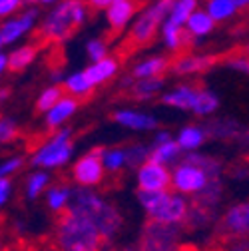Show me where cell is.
Returning a JSON list of instances; mask_svg holds the SVG:
<instances>
[{
    "label": "cell",
    "instance_id": "6da1fadb",
    "mask_svg": "<svg viewBox=\"0 0 249 251\" xmlns=\"http://www.w3.org/2000/svg\"><path fill=\"white\" fill-rule=\"evenodd\" d=\"M68 211L90 222L106 237V241L112 239L122 229V224H124L122 213L102 196L92 192L90 187H74L70 203H68Z\"/></svg>",
    "mask_w": 249,
    "mask_h": 251
},
{
    "label": "cell",
    "instance_id": "7a4b0ae2",
    "mask_svg": "<svg viewBox=\"0 0 249 251\" xmlns=\"http://www.w3.org/2000/svg\"><path fill=\"white\" fill-rule=\"evenodd\" d=\"M90 16L86 0H60L38 26V36L48 44H62L80 30Z\"/></svg>",
    "mask_w": 249,
    "mask_h": 251
},
{
    "label": "cell",
    "instance_id": "3957f363",
    "mask_svg": "<svg viewBox=\"0 0 249 251\" xmlns=\"http://www.w3.org/2000/svg\"><path fill=\"white\" fill-rule=\"evenodd\" d=\"M106 237L84 217L62 211L54 226V251H102Z\"/></svg>",
    "mask_w": 249,
    "mask_h": 251
},
{
    "label": "cell",
    "instance_id": "277c9868",
    "mask_svg": "<svg viewBox=\"0 0 249 251\" xmlns=\"http://www.w3.org/2000/svg\"><path fill=\"white\" fill-rule=\"evenodd\" d=\"M138 200L146 209L148 217L153 219V222L168 224V226H181L185 222V217H188L190 201L181 194L138 190Z\"/></svg>",
    "mask_w": 249,
    "mask_h": 251
},
{
    "label": "cell",
    "instance_id": "5b68a950",
    "mask_svg": "<svg viewBox=\"0 0 249 251\" xmlns=\"http://www.w3.org/2000/svg\"><path fill=\"white\" fill-rule=\"evenodd\" d=\"M172 2L174 0H151V2H148L138 12V16L134 18V22L130 26V32H128V40L134 48L148 46L155 38L162 24L168 20Z\"/></svg>",
    "mask_w": 249,
    "mask_h": 251
},
{
    "label": "cell",
    "instance_id": "8992f818",
    "mask_svg": "<svg viewBox=\"0 0 249 251\" xmlns=\"http://www.w3.org/2000/svg\"><path fill=\"white\" fill-rule=\"evenodd\" d=\"M72 132L70 130H60L52 134L46 142L40 144V148L32 155V166L52 170L64 166L70 155H72Z\"/></svg>",
    "mask_w": 249,
    "mask_h": 251
},
{
    "label": "cell",
    "instance_id": "52a82bcc",
    "mask_svg": "<svg viewBox=\"0 0 249 251\" xmlns=\"http://www.w3.org/2000/svg\"><path fill=\"white\" fill-rule=\"evenodd\" d=\"M179 239V226H168L160 222L146 224L136 251H174Z\"/></svg>",
    "mask_w": 249,
    "mask_h": 251
},
{
    "label": "cell",
    "instance_id": "ba28073f",
    "mask_svg": "<svg viewBox=\"0 0 249 251\" xmlns=\"http://www.w3.org/2000/svg\"><path fill=\"white\" fill-rule=\"evenodd\" d=\"M38 18H40V12L36 6H26L22 8V12L2 20L0 32H2L4 44H16L22 38H26L38 26Z\"/></svg>",
    "mask_w": 249,
    "mask_h": 251
},
{
    "label": "cell",
    "instance_id": "9c48e42d",
    "mask_svg": "<svg viewBox=\"0 0 249 251\" xmlns=\"http://www.w3.org/2000/svg\"><path fill=\"white\" fill-rule=\"evenodd\" d=\"M209 179L211 177L199 166H196L192 162H185V160L181 164H177L172 172V187L181 196L183 194H192V196L199 194L207 185Z\"/></svg>",
    "mask_w": 249,
    "mask_h": 251
},
{
    "label": "cell",
    "instance_id": "30bf717a",
    "mask_svg": "<svg viewBox=\"0 0 249 251\" xmlns=\"http://www.w3.org/2000/svg\"><path fill=\"white\" fill-rule=\"evenodd\" d=\"M104 164H102V148L92 150L80 158L72 168V179L80 187H94L104 181Z\"/></svg>",
    "mask_w": 249,
    "mask_h": 251
},
{
    "label": "cell",
    "instance_id": "8fae6325",
    "mask_svg": "<svg viewBox=\"0 0 249 251\" xmlns=\"http://www.w3.org/2000/svg\"><path fill=\"white\" fill-rule=\"evenodd\" d=\"M217 235L225 239H245L249 237V201L229 207L217 226Z\"/></svg>",
    "mask_w": 249,
    "mask_h": 251
},
{
    "label": "cell",
    "instance_id": "7c38bea8",
    "mask_svg": "<svg viewBox=\"0 0 249 251\" xmlns=\"http://www.w3.org/2000/svg\"><path fill=\"white\" fill-rule=\"evenodd\" d=\"M172 185V172L155 162H146L138 168V187L142 192H168Z\"/></svg>",
    "mask_w": 249,
    "mask_h": 251
},
{
    "label": "cell",
    "instance_id": "4fadbf2b",
    "mask_svg": "<svg viewBox=\"0 0 249 251\" xmlns=\"http://www.w3.org/2000/svg\"><path fill=\"white\" fill-rule=\"evenodd\" d=\"M138 12H140L138 0H112V4L104 10V18L112 32H122V30L132 26Z\"/></svg>",
    "mask_w": 249,
    "mask_h": 251
},
{
    "label": "cell",
    "instance_id": "5bb4252c",
    "mask_svg": "<svg viewBox=\"0 0 249 251\" xmlns=\"http://www.w3.org/2000/svg\"><path fill=\"white\" fill-rule=\"evenodd\" d=\"M215 62L217 58L211 54H181L175 60H172L170 70L175 76H196L207 72Z\"/></svg>",
    "mask_w": 249,
    "mask_h": 251
},
{
    "label": "cell",
    "instance_id": "9a60e30c",
    "mask_svg": "<svg viewBox=\"0 0 249 251\" xmlns=\"http://www.w3.org/2000/svg\"><path fill=\"white\" fill-rule=\"evenodd\" d=\"M199 92H201V86H196V84H179L175 88H172L170 92L162 94V102L166 106H172V108H177V110H196V104H198V98H199Z\"/></svg>",
    "mask_w": 249,
    "mask_h": 251
},
{
    "label": "cell",
    "instance_id": "2e32d148",
    "mask_svg": "<svg viewBox=\"0 0 249 251\" xmlns=\"http://www.w3.org/2000/svg\"><path fill=\"white\" fill-rule=\"evenodd\" d=\"M172 62L166 56H148L136 62L130 76L134 80H148V78H160L166 70H170Z\"/></svg>",
    "mask_w": 249,
    "mask_h": 251
},
{
    "label": "cell",
    "instance_id": "e0dca14e",
    "mask_svg": "<svg viewBox=\"0 0 249 251\" xmlns=\"http://www.w3.org/2000/svg\"><path fill=\"white\" fill-rule=\"evenodd\" d=\"M215 26H217V22L203 10V6H199L190 16V20L185 22L183 28H185V34L190 36V40H203L215 32Z\"/></svg>",
    "mask_w": 249,
    "mask_h": 251
},
{
    "label": "cell",
    "instance_id": "ac0fdd59",
    "mask_svg": "<svg viewBox=\"0 0 249 251\" xmlns=\"http://www.w3.org/2000/svg\"><path fill=\"white\" fill-rule=\"evenodd\" d=\"M114 122L124 126V128H130L136 132H146V130H153L158 126V120L149 114L138 112V110H118L114 112Z\"/></svg>",
    "mask_w": 249,
    "mask_h": 251
},
{
    "label": "cell",
    "instance_id": "d6986e66",
    "mask_svg": "<svg viewBox=\"0 0 249 251\" xmlns=\"http://www.w3.org/2000/svg\"><path fill=\"white\" fill-rule=\"evenodd\" d=\"M88 80L94 84V86H100V84H108L110 80H114L120 72V60L114 58V56H108L100 62H92V64L84 70Z\"/></svg>",
    "mask_w": 249,
    "mask_h": 251
},
{
    "label": "cell",
    "instance_id": "ffe728a7",
    "mask_svg": "<svg viewBox=\"0 0 249 251\" xmlns=\"http://www.w3.org/2000/svg\"><path fill=\"white\" fill-rule=\"evenodd\" d=\"M78 106H80V100H76V98L68 96V94H64V98H62L50 112H46V126L50 130L60 128L62 124H64L66 120H70L78 112Z\"/></svg>",
    "mask_w": 249,
    "mask_h": 251
},
{
    "label": "cell",
    "instance_id": "44dd1931",
    "mask_svg": "<svg viewBox=\"0 0 249 251\" xmlns=\"http://www.w3.org/2000/svg\"><path fill=\"white\" fill-rule=\"evenodd\" d=\"M62 88H64V92L68 94V96L76 98V100H88L92 94H94V84H92L86 76L84 70L80 72H72L68 76H64V82H62Z\"/></svg>",
    "mask_w": 249,
    "mask_h": 251
},
{
    "label": "cell",
    "instance_id": "7402d4cb",
    "mask_svg": "<svg viewBox=\"0 0 249 251\" xmlns=\"http://www.w3.org/2000/svg\"><path fill=\"white\" fill-rule=\"evenodd\" d=\"M160 38L164 42V46L170 50V52H181L190 42V36L185 34V28L183 26H177V24H172L170 20H166L160 28Z\"/></svg>",
    "mask_w": 249,
    "mask_h": 251
},
{
    "label": "cell",
    "instance_id": "603a6c76",
    "mask_svg": "<svg viewBox=\"0 0 249 251\" xmlns=\"http://www.w3.org/2000/svg\"><path fill=\"white\" fill-rule=\"evenodd\" d=\"M38 58V46L36 44H22L16 46L8 54V70L10 72H24L30 68Z\"/></svg>",
    "mask_w": 249,
    "mask_h": 251
},
{
    "label": "cell",
    "instance_id": "cb8c5ba5",
    "mask_svg": "<svg viewBox=\"0 0 249 251\" xmlns=\"http://www.w3.org/2000/svg\"><path fill=\"white\" fill-rule=\"evenodd\" d=\"M205 134L215 138V140H235V138H243V130L235 120L229 118H222V120H213L205 126Z\"/></svg>",
    "mask_w": 249,
    "mask_h": 251
},
{
    "label": "cell",
    "instance_id": "d4e9b609",
    "mask_svg": "<svg viewBox=\"0 0 249 251\" xmlns=\"http://www.w3.org/2000/svg\"><path fill=\"white\" fill-rule=\"evenodd\" d=\"M222 196H224L222 179L220 177H211L203 190L194 196L192 201L201 205V207H205V209H209V211H215V207L220 205V201H222Z\"/></svg>",
    "mask_w": 249,
    "mask_h": 251
},
{
    "label": "cell",
    "instance_id": "484cf974",
    "mask_svg": "<svg viewBox=\"0 0 249 251\" xmlns=\"http://www.w3.org/2000/svg\"><path fill=\"white\" fill-rule=\"evenodd\" d=\"M203 10L217 24H222V22H229L231 18H235L239 12V6L235 4V0H205Z\"/></svg>",
    "mask_w": 249,
    "mask_h": 251
},
{
    "label": "cell",
    "instance_id": "4316f807",
    "mask_svg": "<svg viewBox=\"0 0 249 251\" xmlns=\"http://www.w3.org/2000/svg\"><path fill=\"white\" fill-rule=\"evenodd\" d=\"M164 90V78H148V80H136L134 86L130 88V94H132V98L136 100H151L155 98L158 94Z\"/></svg>",
    "mask_w": 249,
    "mask_h": 251
},
{
    "label": "cell",
    "instance_id": "83f0119b",
    "mask_svg": "<svg viewBox=\"0 0 249 251\" xmlns=\"http://www.w3.org/2000/svg\"><path fill=\"white\" fill-rule=\"evenodd\" d=\"M198 8H199V0H174L172 8H170V14H168V20L172 24L185 26V22L190 20V16Z\"/></svg>",
    "mask_w": 249,
    "mask_h": 251
},
{
    "label": "cell",
    "instance_id": "f1b7e54d",
    "mask_svg": "<svg viewBox=\"0 0 249 251\" xmlns=\"http://www.w3.org/2000/svg\"><path fill=\"white\" fill-rule=\"evenodd\" d=\"M70 198H72V190L68 185H52L48 194H46V203L52 211L56 213H62V211H66L68 209V203H70Z\"/></svg>",
    "mask_w": 249,
    "mask_h": 251
},
{
    "label": "cell",
    "instance_id": "f546056e",
    "mask_svg": "<svg viewBox=\"0 0 249 251\" xmlns=\"http://www.w3.org/2000/svg\"><path fill=\"white\" fill-rule=\"evenodd\" d=\"M207 134H205V128H198V126H188L183 128L179 134H177V144L181 150H188V151H194L198 150L203 142H205Z\"/></svg>",
    "mask_w": 249,
    "mask_h": 251
},
{
    "label": "cell",
    "instance_id": "4dcf8cb0",
    "mask_svg": "<svg viewBox=\"0 0 249 251\" xmlns=\"http://www.w3.org/2000/svg\"><path fill=\"white\" fill-rule=\"evenodd\" d=\"M179 144L177 142H166V144H155V148H151V153H149V160L155 162V164H162V166H168L172 162L177 160L179 155Z\"/></svg>",
    "mask_w": 249,
    "mask_h": 251
},
{
    "label": "cell",
    "instance_id": "1f68e13d",
    "mask_svg": "<svg viewBox=\"0 0 249 251\" xmlns=\"http://www.w3.org/2000/svg\"><path fill=\"white\" fill-rule=\"evenodd\" d=\"M102 164L104 170L110 174H118L124 168H128V160H126V150L122 148H112V150H104L102 148Z\"/></svg>",
    "mask_w": 249,
    "mask_h": 251
},
{
    "label": "cell",
    "instance_id": "d6a6232c",
    "mask_svg": "<svg viewBox=\"0 0 249 251\" xmlns=\"http://www.w3.org/2000/svg\"><path fill=\"white\" fill-rule=\"evenodd\" d=\"M64 88L62 86H58V84H52V86H48V88H44L42 92H40V96L36 98V110L38 112H50L62 98H64Z\"/></svg>",
    "mask_w": 249,
    "mask_h": 251
},
{
    "label": "cell",
    "instance_id": "836d02e7",
    "mask_svg": "<svg viewBox=\"0 0 249 251\" xmlns=\"http://www.w3.org/2000/svg\"><path fill=\"white\" fill-rule=\"evenodd\" d=\"M183 160L199 166L209 177H220V176H222V162L215 160L213 155H205V153H196V151H192V153L185 155Z\"/></svg>",
    "mask_w": 249,
    "mask_h": 251
},
{
    "label": "cell",
    "instance_id": "e575fe53",
    "mask_svg": "<svg viewBox=\"0 0 249 251\" xmlns=\"http://www.w3.org/2000/svg\"><path fill=\"white\" fill-rule=\"evenodd\" d=\"M217 108H220V98H217V94L211 92V90H207V88H201L194 112H196L198 116H209V114H213Z\"/></svg>",
    "mask_w": 249,
    "mask_h": 251
},
{
    "label": "cell",
    "instance_id": "d590c367",
    "mask_svg": "<svg viewBox=\"0 0 249 251\" xmlns=\"http://www.w3.org/2000/svg\"><path fill=\"white\" fill-rule=\"evenodd\" d=\"M149 153L151 150L144 144H134L126 150V160H128V168H142L146 162H149Z\"/></svg>",
    "mask_w": 249,
    "mask_h": 251
},
{
    "label": "cell",
    "instance_id": "8d00e7d4",
    "mask_svg": "<svg viewBox=\"0 0 249 251\" xmlns=\"http://www.w3.org/2000/svg\"><path fill=\"white\" fill-rule=\"evenodd\" d=\"M48 181H50V177H48V174L46 172H36V174H32L28 177V181H26V198L28 200H36L40 194H42V190L48 185Z\"/></svg>",
    "mask_w": 249,
    "mask_h": 251
},
{
    "label": "cell",
    "instance_id": "74e56055",
    "mask_svg": "<svg viewBox=\"0 0 249 251\" xmlns=\"http://www.w3.org/2000/svg\"><path fill=\"white\" fill-rule=\"evenodd\" d=\"M86 56L92 62H100L104 58H108V42L104 38H90L86 42Z\"/></svg>",
    "mask_w": 249,
    "mask_h": 251
},
{
    "label": "cell",
    "instance_id": "f35d334b",
    "mask_svg": "<svg viewBox=\"0 0 249 251\" xmlns=\"http://www.w3.org/2000/svg\"><path fill=\"white\" fill-rule=\"evenodd\" d=\"M18 134H20V130H18V126H16V122L12 118H2L0 120V144L12 142Z\"/></svg>",
    "mask_w": 249,
    "mask_h": 251
},
{
    "label": "cell",
    "instance_id": "ab89813d",
    "mask_svg": "<svg viewBox=\"0 0 249 251\" xmlns=\"http://www.w3.org/2000/svg\"><path fill=\"white\" fill-rule=\"evenodd\" d=\"M26 4V0H0V20H6L18 14Z\"/></svg>",
    "mask_w": 249,
    "mask_h": 251
},
{
    "label": "cell",
    "instance_id": "60d3db41",
    "mask_svg": "<svg viewBox=\"0 0 249 251\" xmlns=\"http://www.w3.org/2000/svg\"><path fill=\"white\" fill-rule=\"evenodd\" d=\"M22 166H24V160L22 158H10V160L2 162V164H0V177H8V176L16 174Z\"/></svg>",
    "mask_w": 249,
    "mask_h": 251
},
{
    "label": "cell",
    "instance_id": "b9f144b4",
    "mask_svg": "<svg viewBox=\"0 0 249 251\" xmlns=\"http://www.w3.org/2000/svg\"><path fill=\"white\" fill-rule=\"evenodd\" d=\"M243 142H245V146L249 150V130L243 134ZM231 176H235V177H249V155H247V158L239 166H233L231 168Z\"/></svg>",
    "mask_w": 249,
    "mask_h": 251
},
{
    "label": "cell",
    "instance_id": "7bdbcfd3",
    "mask_svg": "<svg viewBox=\"0 0 249 251\" xmlns=\"http://www.w3.org/2000/svg\"><path fill=\"white\" fill-rule=\"evenodd\" d=\"M225 64L237 72H247L249 70V58L245 54H233L225 60Z\"/></svg>",
    "mask_w": 249,
    "mask_h": 251
},
{
    "label": "cell",
    "instance_id": "ee69618b",
    "mask_svg": "<svg viewBox=\"0 0 249 251\" xmlns=\"http://www.w3.org/2000/svg\"><path fill=\"white\" fill-rule=\"evenodd\" d=\"M12 192V181L8 177H0V207H2Z\"/></svg>",
    "mask_w": 249,
    "mask_h": 251
},
{
    "label": "cell",
    "instance_id": "f6af8a7d",
    "mask_svg": "<svg viewBox=\"0 0 249 251\" xmlns=\"http://www.w3.org/2000/svg\"><path fill=\"white\" fill-rule=\"evenodd\" d=\"M86 4L90 6V10H100V12H104V10L112 4V0H86Z\"/></svg>",
    "mask_w": 249,
    "mask_h": 251
},
{
    "label": "cell",
    "instance_id": "bcb514c9",
    "mask_svg": "<svg viewBox=\"0 0 249 251\" xmlns=\"http://www.w3.org/2000/svg\"><path fill=\"white\" fill-rule=\"evenodd\" d=\"M8 70V54L0 52V78H2V74Z\"/></svg>",
    "mask_w": 249,
    "mask_h": 251
},
{
    "label": "cell",
    "instance_id": "7dc6e473",
    "mask_svg": "<svg viewBox=\"0 0 249 251\" xmlns=\"http://www.w3.org/2000/svg\"><path fill=\"white\" fill-rule=\"evenodd\" d=\"M172 140V136L168 134V132H160L158 136H155V144H166V142H170Z\"/></svg>",
    "mask_w": 249,
    "mask_h": 251
},
{
    "label": "cell",
    "instance_id": "c3c4849f",
    "mask_svg": "<svg viewBox=\"0 0 249 251\" xmlns=\"http://www.w3.org/2000/svg\"><path fill=\"white\" fill-rule=\"evenodd\" d=\"M58 2H60V0H36V4H42V6H54Z\"/></svg>",
    "mask_w": 249,
    "mask_h": 251
},
{
    "label": "cell",
    "instance_id": "681fc988",
    "mask_svg": "<svg viewBox=\"0 0 249 251\" xmlns=\"http://www.w3.org/2000/svg\"><path fill=\"white\" fill-rule=\"evenodd\" d=\"M235 4L239 6V10L241 8H249V0H235Z\"/></svg>",
    "mask_w": 249,
    "mask_h": 251
},
{
    "label": "cell",
    "instance_id": "f907efd6",
    "mask_svg": "<svg viewBox=\"0 0 249 251\" xmlns=\"http://www.w3.org/2000/svg\"><path fill=\"white\" fill-rule=\"evenodd\" d=\"M6 98H8V90H4V88H2V90H0V104H2Z\"/></svg>",
    "mask_w": 249,
    "mask_h": 251
},
{
    "label": "cell",
    "instance_id": "816d5d0a",
    "mask_svg": "<svg viewBox=\"0 0 249 251\" xmlns=\"http://www.w3.org/2000/svg\"><path fill=\"white\" fill-rule=\"evenodd\" d=\"M2 46H4V38H2V32H0V52H2Z\"/></svg>",
    "mask_w": 249,
    "mask_h": 251
},
{
    "label": "cell",
    "instance_id": "f5cc1de1",
    "mask_svg": "<svg viewBox=\"0 0 249 251\" xmlns=\"http://www.w3.org/2000/svg\"><path fill=\"white\" fill-rule=\"evenodd\" d=\"M245 56H247V58H249V42H247V44H245Z\"/></svg>",
    "mask_w": 249,
    "mask_h": 251
},
{
    "label": "cell",
    "instance_id": "db71d44e",
    "mask_svg": "<svg viewBox=\"0 0 249 251\" xmlns=\"http://www.w3.org/2000/svg\"><path fill=\"white\" fill-rule=\"evenodd\" d=\"M247 74H249V70H247Z\"/></svg>",
    "mask_w": 249,
    "mask_h": 251
},
{
    "label": "cell",
    "instance_id": "11a10c76",
    "mask_svg": "<svg viewBox=\"0 0 249 251\" xmlns=\"http://www.w3.org/2000/svg\"><path fill=\"white\" fill-rule=\"evenodd\" d=\"M174 251H175V249H174Z\"/></svg>",
    "mask_w": 249,
    "mask_h": 251
}]
</instances>
